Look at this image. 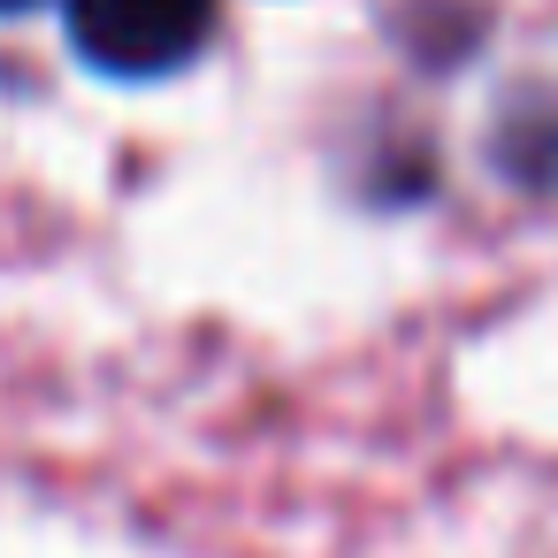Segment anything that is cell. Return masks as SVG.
Here are the masks:
<instances>
[{
  "instance_id": "1",
  "label": "cell",
  "mask_w": 558,
  "mask_h": 558,
  "mask_svg": "<svg viewBox=\"0 0 558 558\" xmlns=\"http://www.w3.org/2000/svg\"><path fill=\"white\" fill-rule=\"evenodd\" d=\"M70 47L100 77H177L207 32H215V0H62Z\"/></svg>"
},
{
  "instance_id": "2",
  "label": "cell",
  "mask_w": 558,
  "mask_h": 558,
  "mask_svg": "<svg viewBox=\"0 0 558 558\" xmlns=\"http://www.w3.org/2000/svg\"><path fill=\"white\" fill-rule=\"evenodd\" d=\"M24 9H39V0H0V16H24Z\"/></svg>"
}]
</instances>
